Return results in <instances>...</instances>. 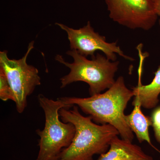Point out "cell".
<instances>
[{
	"instance_id": "1",
	"label": "cell",
	"mask_w": 160,
	"mask_h": 160,
	"mask_svg": "<svg viewBox=\"0 0 160 160\" xmlns=\"http://www.w3.org/2000/svg\"><path fill=\"white\" fill-rule=\"evenodd\" d=\"M133 96V91L127 88L124 78L121 76L104 93L87 98L65 97L60 98L66 105L79 107L93 122L113 126L119 132L122 139L132 142L134 135L126 123L124 111Z\"/></svg>"
},
{
	"instance_id": "2",
	"label": "cell",
	"mask_w": 160,
	"mask_h": 160,
	"mask_svg": "<svg viewBox=\"0 0 160 160\" xmlns=\"http://www.w3.org/2000/svg\"><path fill=\"white\" fill-rule=\"evenodd\" d=\"M59 115L62 122L74 125L76 132L71 144L56 160H93L95 155L108 151L112 141L119 135L112 125H97L90 116H83L75 105L72 109L62 108Z\"/></svg>"
},
{
	"instance_id": "3",
	"label": "cell",
	"mask_w": 160,
	"mask_h": 160,
	"mask_svg": "<svg viewBox=\"0 0 160 160\" xmlns=\"http://www.w3.org/2000/svg\"><path fill=\"white\" fill-rule=\"evenodd\" d=\"M66 54L73 58V62H66L60 55H57L55 58L56 61L70 69L68 74L60 79L61 88L75 82H85L89 85L91 96L109 89L115 82L114 77L118 69V61L110 62L99 53L89 60L76 50H69Z\"/></svg>"
},
{
	"instance_id": "4",
	"label": "cell",
	"mask_w": 160,
	"mask_h": 160,
	"mask_svg": "<svg viewBox=\"0 0 160 160\" xmlns=\"http://www.w3.org/2000/svg\"><path fill=\"white\" fill-rule=\"evenodd\" d=\"M38 101L45 113V124L42 130L38 129L39 136L38 154L36 160H56L62 151L71 144L76 129L71 123L59 119V110L73 106L66 105L61 99L53 100L40 94Z\"/></svg>"
},
{
	"instance_id": "5",
	"label": "cell",
	"mask_w": 160,
	"mask_h": 160,
	"mask_svg": "<svg viewBox=\"0 0 160 160\" xmlns=\"http://www.w3.org/2000/svg\"><path fill=\"white\" fill-rule=\"evenodd\" d=\"M34 44V41L29 43L26 54L19 60L9 59L6 50L0 52V68L3 69L11 86L17 111L19 113H22L27 107L28 97L41 84L38 70L27 62Z\"/></svg>"
},
{
	"instance_id": "6",
	"label": "cell",
	"mask_w": 160,
	"mask_h": 160,
	"mask_svg": "<svg viewBox=\"0 0 160 160\" xmlns=\"http://www.w3.org/2000/svg\"><path fill=\"white\" fill-rule=\"evenodd\" d=\"M109 16L129 29L149 30L158 19L152 0H105Z\"/></svg>"
},
{
	"instance_id": "7",
	"label": "cell",
	"mask_w": 160,
	"mask_h": 160,
	"mask_svg": "<svg viewBox=\"0 0 160 160\" xmlns=\"http://www.w3.org/2000/svg\"><path fill=\"white\" fill-rule=\"evenodd\" d=\"M55 25L67 33L71 50H77L82 55L93 58L95 52L100 50L105 53L108 59L113 62L116 61V53L126 59L134 61L132 58L124 54L117 42H107L105 37L95 32L89 22L79 29H72L61 23H56Z\"/></svg>"
},
{
	"instance_id": "8",
	"label": "cell",
	"mask_w": 160,
	"mask_h": 160,
	"mask_svg": "<svg viewBox=\"0 0 160 160\" xmlns=\"http://www.w3.org/2000/svg\"><path fill=\"white\" fill-rule=\"evenodd\" d=\"M98 160H153L140 146L119 138L113 139L108 151L100 155Z\"/></svg>"
},
{
	"instance_id": "9",
	"label": "cell",
	"mask_w": 160,
	"mask_h": 160,
	"mask_svg": "<svg viewBox=\"0 0 160 160\" xmlns=\"http://www.w3.org/2000/svg\"><path fill=\"white\" fill-rule=\"evenodd\" d=\"M141 74V72L139 73L138 86L132 89L135 98L132 104L138 103L143 108L152 109L155 107L159 102L158 97L160 93V66L155 72L154 78L149 85H142Z\"/></svg>"
},
{
	"instance_id": "10",
	"label": "cell",
	"mask_w": 160,
	"mask_h": 160,
	"mask_svg": "<svg viewBox=\"0 0 160 160\" xmlns=\"http://www.w3.org/2000/svg\"><path fill=\"white\" fill-rule=\"evenodd\" d=\"M134 109L130 114L126 115L125 120L127 125L135 133L140 143L144 141L152 146L149 137V129L152 126L151 118L146 116L141 110V106L138 103L133 104Z\"/></svg>"
},
{
	"instance_id": "11",
	"label": "cell",
	"mask_w": 160,
	"mask_h": 160,
	"mask_svg": "<svg viewBox=\"0 0 160 160\" xmlns=\"http://www.w3.org/2000/svg\"><path fill=\"white\" fill-rule=\"evenodd\" d=\"M0 98L6 102L8 100L14 101V95L8 80L3 69L0 68Z\"/></svg>"
},
{
	"instance_id": "12",
	"label": "cell",
	"mask_w": 160,
	"mask_h": 160,
	"mask_svg": "<svg viewBox=\"0 0 160 160\" xmlns=\"http://www.w3.org/2000/svg\"><path fill=\"white\" fill-rule=\"evenodd\" d=\"M151 118L155 137L157 141L160 143V107H158L153 111Z\"/></svg>"
},
{
	"instance_id": "13",
	"label": "cell",
	"mask_w": 160,
	"mask_h": 160,
	"mask_svg": "<svg viewBox=\"0 0 160 160\" xmlns=\"http://www.w3.org/2000/svg\"><path fill=\"white\" fill-rule=\"evenodd\" d=\"M154 6L155 10L158 16L160 17V0H152ZM160 26V19L159 20Z\"/></svg>"
}]
</instances>
